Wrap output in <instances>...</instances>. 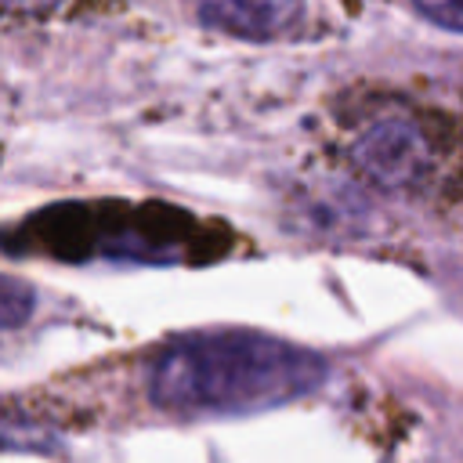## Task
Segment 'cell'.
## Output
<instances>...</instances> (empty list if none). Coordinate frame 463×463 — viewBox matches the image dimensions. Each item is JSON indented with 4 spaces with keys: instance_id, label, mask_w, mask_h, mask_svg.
<instances>
[{
    "instance_id": "2",
    "label": "cell",
    "mask_w": 463,
    "mask_h": 463,
    "mask_svg": "<svg viewBox=\"0 0 463 463\" xmlns=\"http://www.w3.org/2000/svg\"><path fill=\"white\" fill-rule=\"evenodd\" d=\"M11 253L116 264H213L235 250L224 221L163 199H69L25 213L7 228Z\"/></svg>"
},
{
    "instance_id": "1",
    "label": "cell",
    "mask_w": 463,
    "mask_h": 463,
    "mask_svg": "<svg viewBox=\"0 0 463 463\" xmlns=\"http://www.w3.org/2000/svg\"><path fill=\"white\" fill-rule=\"evenodd\" d=\"M329 362L293 340L253 329H210L166 340L148 365V398L174 416H250L307 398Z\"/></svg>"
},
{
    "instance_id": "6",
    "label": "cell",
    "mask_w": 463,
    "mask_h": 463,
    "mask_svg": "<svg viewBox=\"0 0 463 463\" xmlns=\"http://www.w3.org/2000/svg\"><path fill=\"white\" fill-rule=\"evenodd\" d=\"M4 329H14L25 315H29V307H33V293H29V286H22L14 275H4Z\"/></svg>"
},
{
    "instance_id": "7",
    "label": "cell",
    "mask_w": 463,
    "mask_h": 463,
    "mask_svg": "<svg viewBox=\"0 0 463 463\" xmlns=\"http://www.w3.org/2000/svg\"><path fill=\"white\" fill-rule=\"evenodd\" d=\"M58 7H61V0H4V11L11 18H40V14H51Z\"/></svg>"
},
{
    "instance_id": "3",
    "label": "cell",
    "mask_w": 463,
    "mask_h": 463,
    "mask_svg": "<svg viewBox=\"0 0 463 463\" xmlns=\"http://www.w3.org/2000/svg\"><path fill=\"white\" fill-rule=\"evenodd\" d=\"M347 163L362 181L391 195H456L463 181V127L409 101H383L351 130Z\"/></svg>"
},
{
    "instance_id": "4",
    "label": "cell",
    "mask_w": 463,
    "mask_h": 463,
    "mask_svg": "<svg viewBox=\"0 0 463 463\" xmlns=\"http://www.w3.org/2000/svg\"><path fill=\"white\" fill-rule=\"evenodd\" d=\"M195 14L210 33L246 40V43H275L304 29L307 4L304 0H195Z\"/></svg>"
},
{
    "instance_id": "5",
    "label": "cell",
    "mask_w": 463,
    "mask_h": 463,
    "mask_svg": "<svg viewBox=\"0 0 463 463\" xmlns=\"http://www.w3.org/2000/svg\"><path fill=\"white\" fill-rule=\"evenodd\" d=\"M427 22L449 33H463V0H409Z\"/></svg>"
}]
</instances>
